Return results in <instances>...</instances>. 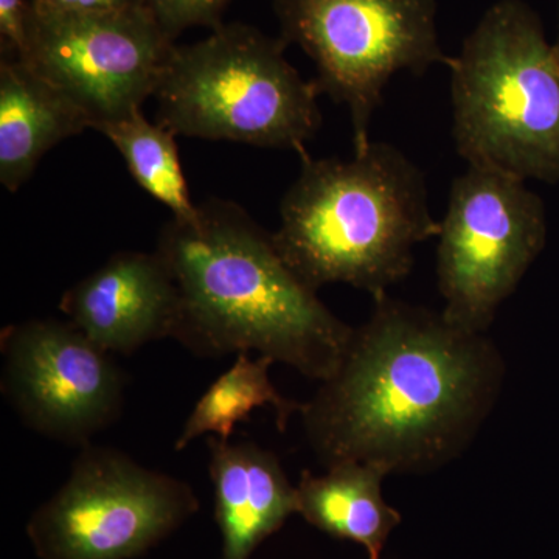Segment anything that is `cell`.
Listing matches in <instances>:
<instances>
[{
    "label": "cell",
    "instance_id": "obj_1",
    "mask_svg": "<svg viewBox=\"0 0 559 559\" xmlns=\"http://www.w3.org/2000/svg\"><path fill=\"white\" fill-rule=\"evenodd\" d=\"M506 377L488 333L382 294L337 369L301 404L305 440L323 468L362 462L389 476L436 473L469 450Z\"/></svg>",
    "mask_w": 559,
    "mask_h": 559
},
{
    "label": "cell",
    "instance_id": "obj_2",
    "mask_svg": "<svg viewBox=\"0 0 559 559\" xmlns=\"http://www.w3.org/2000/svg\"><path fill=\"white\" fill-rule=\"evenodd\" d=\"M156 252L179 290L175 341L215 359L255 352L314 381L340 366L353 326L282 259L237 204L210 200L162 227Z\"/></svg>",
    "mask_w": 559,
    "mask_h": 559
},
{
    "label": "cell",
    "instance_id": "obj_3",
    "mask_svg": "<svg viewBox=\"0 0 559 559\" xmlns=\"http://www.w3.org/2000/svg\"><path fill=\"white\" fill-rule=\"evenodd\" d=\"M439 234L425 175L396 146L370 142L347 160L301 157L272 240L312 289L345 283L374 299L411 274L415 248Z\"/></svg>",
    "mask_w": 559,
    "mask_h": 559
},
{
    "label": "cell",
    "instance_id": "obj_4",
    "mask_svg": "<svg viewBox=\"0 0 559 559\" xmlns=\"http://www.w3.org/2000/svg\"><path fill=\"white\" fill-rule=\"evenodd\" d=\"M452 135L468 167L559 183V60L524 0H498L451 58Z\"/></svg>",
    "mask_w": 559,
    "mask_h": 559
},
{
    "label": "cell",
    "instance_id": "obj_5",
    "mask_svg": "<svg viewBox=\"0 0 559 559\" xmlns=\"http://www.w3.org/2000/svg\"><path fill=\"white\" fill-rule=\"evenodd\" d=\"M286 46L242 24H223L200 43L175 46L154 92L159 123L186 138L308 156L307 143L322 124V94L289 64Z\"/></svg>",
    "mask_w": 559,
    "mask_h": 559
},
{
    "label": "cell",
    "instance_id": "obj_6",
    "mask_svg": "<svg viewBox=\"0 0 559 559\" xmlns=\"http://www.w3.org/2000/svg\"><path fill=\"white\" fill-rule=\"evenodd\" d=\"M282 39L314 62L320 94L347 106L355 153L389 81L450 66L437 28V0H274Z\"/></svg>",
    "mask_w": 559,
    "mask_h": 559
},
{
    "label": "cell",
    "instance_id": "obj_7",
    "mask_svg": "<svg viewBox=\"0 0 559 559\" xmlns=\"http://www.w3.org/2000/svg\"><path fill=\"white\" fill-rule=\"evenodd\" d=\"M198 510L200 499L187 481L90 443L68 480L32 514L27 536L39 559H132Z\"/></svg>",
    "mask_w": 559,
    "mask_h": 559
},
{
    "label": "cell",
    "instance_id": "obj_8",
    "mask_svg": "<svg viewBox=\"0 0 559 559\" xmlns=\"http://www.w3.org/2000/svg\"><path fill=\"white\" fill-rule=\"evenodd\" d=\"M437 238L441 312L460 329L488 333L546 246V207L527 180L468 167L452 183Z\"/></svg>",
    "mask_w": 559,
    "mask_h": 559
},
{
    "label": "cell",
    "instance_id": "obj_9",
    "mask_svg": "<svg viewBox=\"0 0 559 559\" xmlns=\"http://www.w3.org/2000/svg\"><path fill=\"white\" fill-rule=\"evenodd\" d=\"M173 40L146 2L73 11L28 0L17 60L75 103L97 130L154 97Z\"/></svg>",
    "mask_w": 559,
    "mask_h": 559
},
{
    "label": "cell",
    "instance_id": "obj_10",
    "mask_svg": "<svg viewBox=\"0 0 559 559\" xmlns=\"http://www.w3.org/2000/svg\"><path fill=\"white\" fill-rule=\"evenodd\" d=\"M0 355L3 399L39 436L83 448L123 412L127 374L69 320L5 326Z\"/></svg>",
    "mask_w": 559,
    "mask_h": 559
},
{
    "label": "cell",
    "instance_id": "obj_11",
    "mask_svg": "<svg viewBox=\"0 0 559 559\" xmlns=\"http://www.w3.org/2000/svg\"><path fill=\"white\" fill-rule=\"evenodd\" d=\"M60 310L105 352L132 355L151 342L175 340L179 290L156 250H123L66 290Z\"/></svg>",
    "mask_w": 559,
    "mask_h": 559
},
{
    "label": "cell",
    "instance_id": "obj_12",
    "mask_svg": "<svg viewBox=\"0 0 559 559\" xmlns=\"http://www.w3.org/2000/svg\"><path fill=\"white\" fill-rule=\"evenodd\" d=\"M221 559H250L264 539L297 513V488L274 451L253 441L207 437Z\"/></svg>",
    "mask_w": 559,
    "mask_h": 559
},
{
    "label": "cell",
    "instance_id": "obj_13",
    "mask_svg": "<svg viewBox=\"0 0 559 559\" xmlns=\"http://www.w3.org/2000/svg\"><path fill=\"white\" fill-rule=\"evenodd\" d=\"M70 98L17 58L0 62V183L17 191L62 140L90 130Z\"/></svg>",
    "mask_w": 559,
    "mask_h": 559
},
{
    "label": "cell",
    "instance_id": "obj_14",
    "mask_svg": "<svg viewBox=\"0 0 559 559\" xmlns=\"http://www.w3.org/2000/svg\"><path fill=\"white\" fill-rule=\"evenodd\" d=\"M388 476L380 466L362 462L340 463L323 474L301 471L297 513L333 538L360 544L369 559H381L390 533L401 524V514L382 496Z\"/></svg>",
    "mask_w": 559,
    "mask_h": 559
},
{
    "label": "cell",
    "instance_id": "obj_15",
    "mask_svg": "<svg viewBox=\"0 0 559 559\" xmlns=\"http://www.w3.org/2000/svg\"><path fill=\"white\" fill-rule=\"evenodd\" d=\"M274 360L267 356L250 358L238 353L234 366L213 382L198 400L175 441V451H183L204 436L230 440L238 423L259 407H272L277 429L285 432L290 418L300 414L301 403L280 393L271 380Z\"/></svg>",
    "mask_w": 559,
    "mask_h": 559
},
{
    "label": "cell",
    "instance_id": "obj_16",
    "mask_svg": "<svg viewBox=\"0 0 559 559\" xmlns=\"http://www.w3.org/2000/svg\"><path fill=\"white\" fill-rule=\"evenodd\" d=\"M123 157L140 189L171 210L173 218H190L197 204L190 198L176 134L162 123H151L142 109L97 128Z\"/></svg>",
    "mask_w": 559,
    "mask_h": 559
},
{
    "label": "cell",
    "instance_id": "obj_17",
    "mask_svg": "<svg viewBox=\"0 0 559 559\" xmlns=\"http://www.w3.org/2000/svg\"><path fill=\"white\" fill-rule=\"evenodd\" d=\"M156 14L165 32L173 39L191 27H210L212 31L223 25V14L231 0H145Z\"/></svg>",
    "mask_w": 559,
    "mask_h": 559
},
{
    "label": "cell",
    "instance_id": "obj_18",
    "mask_svg": "<svg viewBox=\"0 0 559 559\" xmlns=\"http://www.w3.org/2000/svg\"><path fill=\"white\" fill-rule=\"evenodd\" d=\"M28 0H0V39L10 58H17L27 38Z\"/></svg>",
    "mask_w": 559,
    "mask_h": 559
},
{
    "label": "cell",
    "instance_id": "obj_19",
    "mask_svg": "<svg viewBox=\"0 0 559 559\" xmlns=\"http://www.w3.org/2000/svg\"><path fill=\"white\" fill-rule=\"evenodd\" d=\"M32 2L46 3V5L62 10L105 11L124 9V7L135 5L145 0H32Z\"/></svg>",
    "mask_w": 559,
    "mask_h": 559
},
{
    "label": "cell",
    "instance_id": "obj_20",
    "mask_svg": "<svg viewBox=\"0 0 559 559\" xmlns=\"http://www.w3.org/2000/svg\"><path fill=\"white\" fill-rule=\"evenodd\" d=\"M558 11H559V5H558ZM554 47H555V51H557L558 60H559V31H558V39H557V43L554 44Z\"/></svg>",
    "mask_w": 559,
    "mask_h": 559
}]
</instances>
